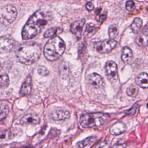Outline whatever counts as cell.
Returning a JSON list of instances; mask_svg holds the SVG:
<instances>
[{
  "label": "cell",
  "mask_w": 148,
  "mask_h": 148,
  "mask_svg": "<svg viewBox=\"0 0 148 148\" xmlns=\"http://www.w3.org/2000/svg\"><path fill=\"white\" fill-rule=\"evenodd\" d=\"M17 12L12 5L0 7V26L5 27L12 24L16 18Z\"/></svg>",
  "instance_id": "5"
},
{
  "label": "cell",
  "mask_w": 148,
  "mask_h": 148,
  "mask_svg": "<svg viewBox=\"0 0 148 148\" xmlns=\"http://www.w3.org/2000/svg\"><path fill=\"white\" fill-rule=\"evenodd\" d=\"M147 34H141L136 38V42L139 46H144L147 45Z\"/></svg>",
  "instance_id": "25"
},
{
  "label": "cell",
  "mask_w": 148,
  "mask_h": 148,
  "mask_svg": "<svg viewBox=\"0 0 148 148\" xmlns=\"http://www.w3.org/2000/svg\"><path fill=\"white\" fill-rule=\"evenodd\" d=\"M40 123V119L39 116L34 113H29L23 116L20 120V123L23 125H37Z\"/></svg>",
  "instance_id": "10"
},
{
  "label": "cell",
  "mask_w": 148,
  "mask_h": 148,
  "mask_svg": "<svg viewBox=\"0 0 148 148\" xmlns=\"http://www.w3.org/2000/svg\"><path fill=\"white\" fill-rule=\"evenodd\" d=\"M133 53L128 47H124L122 49L121 60L125 64H129L133 59Z\"/></svg>",
  "instance_id": "15"
},
{
  "label": "cell",
  "mask_w": 148,
  "mask_h": 148,
  "mask_svg": "<svg viewBox=\"0 0 148 148\" xmlns=\"http://www.w3.org/2000/svg\"><path fill=\"white\" fill-rule=\"evenodd\" d=\"M136 84L143 88H147L148 86V79L147 73L143 72L138 75L136 77Z\"/></svg>",
  "instance_id": "16"
},
{
  "label": "cell",
  "mask_w": 148,
  "mask_h": 148,
  "mask_svg": "<svg viewBox=\"0 0 148 148\" xmlns=\"http://www.w3.org/2000/svg\"><path fill=\"white\" fill-rule=\"evenodd\" d=\"M14 41L6 36H0V54L9 52L13 47Z\"/></svg>",
  "instance_id": "8"
},
{
  "label": "cell",
  "mask_w": 148,
  "mask_h": 148,
  "mask_svg": "<svg viewBox=\"0 0 148 148\" xmlns=\"http://www.w3.org/2000/svg\"><path fill=\"white\" fill-rule=\"evenodd\" d=\"M51 117L54 120H65L68 119L71 116L69 110L63 108H56L53 110L51 112Z\"/></svg>",
  "instance_id": "9"
},
{
  "label": "cell",
  "mask_w": 148,
  "mask_h": 148,
  "mask_svg": "<svg viewBox=\"0 0 148 148\" xmlns=\"http://www.w3.org/2000/svg\"><path fill=\"white\" fill-rule=\"evenodd\" d=\"M98 28L92 23H89L86 25L84 35L86 38H90L98 31Z\"/></svg>",
  "instance_id": "17"
},
{
  "label": "cell",
  "mask_w": 148,
  "mask_h": 148,
  "mask_svg": "<svg viewBox=\"0 0 148 148\" xmlns=\"http://www.w3.org/2000/svg\"><path fill=\"white\" fill-rule=\"evenodd\" d=\"M15 134L9 130H0V141H5L12 139Z\"/></svg>",
  "instance_id": "19"
},
{
  "label": "cell",
  "mask_w": 148,
  "mask_h": 148,
  "mask_svg": "<svg viewBox=\"0 0 148 148\" xmlns=\"http://www.w3.org/2000/svg\"><path fill=\"white\" fill-rule=\"evenodd\" d=\"M9 78L8 75L0 73V87L2 88L6 87L9 84Z\"/></svg>",
  "instance_id": "23"
},
{
  "label": "cell",
  "mask_w": 148,
  "mask_h": 148,
  "mask_svg": "<svg viewBox=\"0 0 148 148\" xmlns=\"http://www.w3.org/2000/svg\"><path fill=\"white\" fill-rule=\"evenodd\" d=\"M47 16L42 10L35 12L23 28L22 38L24 40L30 39L39 34L47 23Z\"/></svg>",
  "instance_id": "1"
},
{
  "label": "cell",
  "mask_w": 148,
  "mask_h": 148,
  "mask_svg": "<svg viewBox=\"0 0 148 148\" xmlns=\"http://www.w3.org/2000/svg\"><path fill=\"white\" fill-rule=\"evenodd\" d=\"M117 42L114 39H106L95 43L96 50L100 53H108L116 46Z\"/></svg>",
  "instance_id": "6"
},
{
  "label": "cell",
  "mask_w": 148,
  "mask_h": 148,
  "mask_svg": "<svg viewBox=\"0 0 148 148\" xmlns=\"http://www.w3.org/2000/svg\"><path fill=\"white\" fill-rule=\"evenodd\" d=\"M96 139V136H91L89 137L86 138L84 140H82L79 142H77L76 146L79 148H84V147L87 146V145H90L92 142H94Z\"/></svg>",
  "instance_id": "20"
},
{
  "label": "cell",
  "mask_w": 148,
  "mask_h": 148,
  "mask_svg": "<svg viewBox=\"0 0 148 148\" xmlns=\"http://www.w3.org/2000/svg\"><path fill=\"white\" fill-rule=\"evenodd\" d=\"M106 18V14H102L100 16L99 18V21L100 23H102Z\"/></svg>",
  "instance_id": "31"
},
{
  "label": "cell",
  "mask_w": 148,
  "mask_h": 148,
  "mask_svg": "<svg viewBox=\"0 0 148 148\" xmlns=\"http://www.w3.org/2000/svg\"><path fill=\"white\" fill-rule=\"evenodd\" d=\"M139 90L136 86L131 85L127 88V94L131 97H135L138 93Z\"/></svg>",
  "instance_id": "24"
},
{
  "label": "cell",
  "mask_w": 148,
  "mask_h": 148,
  "mask_svg": "<svg viewBox=\"0 0 148 148\" xmlns=\"http://www.w3.org/2000/svg\"><path fill=\"white\" fill-rule=\"evenodd\" d=\"M106 75L108 79L112 82L117 81L118 79L117 65L113 61H108L105 65Z\"/></svg>",
  "instance_id": "7"
},
{
  "label": "cell",
  "mask_w": 148,
  "mask_h": 148,
  "mask_svg": "<svg viewBox=\"0 0 148 148\" xmlns=\"http://www.w3.org/2000/svg\"><path fill=\"white\" fill-rule=\"evenodd\" d=\"M126 9L129 12H132L135 9V3L132 0H128L127 1L125 4Z\"/></svg>",
  "instance_id": "27"
},
{
  "label": "cell",
  "mask_w": 148,
  "mask_h": 148,
  "mask_svg": "<svg viewBox=\"0 0 148 148\" xmlns=\"http://www.w3.org/2000/svg\"><path fill=\"white\" fill-rule=\"evenodd\" d=\"M58 31V28L56 27H52L48 29L44 34V36L45 38H50L51 36L56 35Z\"/></svg>",
  "instance_id": "26"
},
{
  "label": "cell",
  "mask_w": 148,
  "mask_h": 148,
  "mask_svg": "<svg viewBox=\"0 0 148 148\" xmlns=\"http://www.w3.org/2000/svg\"><path fill=\"white\" fill-rule=\"evenodd\" d=\"M41 52V47L38 43L27 42L18 47L16 55L20 62L25 65H31L38 60Z\"/></svg>",
  "instance_id": "2"
},
{
  "label": "cell",
  "mask_w": 148,
  "mask_h": 148,
  "mask_svg": "<svg viewBox=\"0 0 148 148\" xmlns=\"http://www.w3.org/2000/svg\"><path fill=\"white\" fill-rule=\"evenodd\" d=\"M84 24H85L84 19H82L80 20L74 21L71 24V31L73 34H74L76 36V38L78 39H80L82 36L83 28L84 25Z\"/></svg>",
  "instance_id": "11"
},
{
  "label": "cell",
  "mask_w": 148,
  "mask_h": 148,
  "mask_svg": "<svg viewBox=\"0 0 148 148\" xmlns=\"http://www.w3.org/2000/svg\"><path fill=\"white\" fill-rule=\"evenodd\" d=\"M32 90V80L30 76H28L24 82L23 83L21 89L20 94L23 95H27L31 93Z\"/></svg>",
  "instance_id": "14"
},
{
  "label": "cell",
  "mask_w": 148,
  "mask_h": 148,
  "mask_svg": "<svg viewBox=\"0 0 148 148\" xmlns=\"http://www.w3.org/2000/svg\"><path fill=\"white\" fill-rule=\"evenodd\" d=\"M38 72L40 75L43 76H47L49 74L48 69L45 66H40L38 69Z\"/></svg>",
  "instance_id": "28"
},
{
  "label": "cell",
  "mask_w": 148,
  "mask_h": 148,
  "mask_svg": "<svg viewBox=\"0 0 148 148\" xmlns=\"http://www.w3.org/2000/svg\"><path fill=\"white\" fill-rule=\"evenodd\" d=\"M109 118V116L106 113H90L82 115L79 123L84 128L97 127L105 124Z\"/></svg>",
  "instance_id": "4"
},
{
  "label": "cell",
  "mask_w": 148,
  "mask_h": 148,
  "mask_svg": "<svg viewBox=\"0 0 148 148\" xmlns=\"http://www.w3.org/2000/svg\"><path fill=\"white\" fill-rule=\"evenodd\" d=\"M127 130L126 124L121 121L114 123L110 128L109 132L113 135H119L124 133Z\"/></svg>",
  "instance_id": "13"
},
{
  "label": "cell",
  "mask_w": 148,
  "mask_h": 148,
  "mask_svg": "<svg viewBox=\"0 0 148 148\" xmlns=\"http://www.w3.org/2000/svg\"><path fill=\"white\" fill-rule=\"evenodd\" d=\"M65 43L59 36H55L49 39L44 47V55L50 61L58 60L65 50Z\"/></svg>",
  "instance_id": "3"
},
{
  "label": "cell",
  "mask_w": 148,
  "mask_h": 148,
  "mask_svg": "<svg viewBox=\"0 0 148 148\" xmlns=\"http://www.w3.org/2000/svg\"><path fill=\"white\" fill-rule=\"evenodd\" d=\"M119 29L116 24H113L109 28L108 34L110 39H114V38L118 35Z\"/></svg>",
  "instance_id": "21"
},
{
  "label": "cell",
  "mask_w": 148,
  "mask_h": 148,
  "mask_svg": "<svg viewBox=\"0 0 148 148\" xmlns=\"http://www.w3.org/2000/svg\"><path fill=\"white\" fill-rule=\"evenodd\" d=\"M109 146L107 143H101L95 147V148H108Z\"/></svg>",
  "instance_id": "30"
},
{
  "label": "cell",
  "mask_w": 148,
  "mask_h": 148,
  "mask_svg": "<svg viewBox=\"0 0 148 148\" xmlns=\"http://www.w3.org/2000/svg\"><path fill=\"white\" fill-rule=\"evenodd\" d=\"M86 9L88 10V11H91L94 8V4L91 2H88L87 4H86Z\"/></svg>",
  "instance_id": "29"
},
{
  "label": "cell",
  "mask_w": 148,
  "mask_h": 148,
  "mask_svg": "<svg viewBox=\"0 0 148 148\" xmlns=\"http://www.w3.org/2000/svg\"><path fill=\"white\" fill-rule=\"evenodd\" d=\"M142 25V20L139 18H135L130 25V28L134 34H137L140 31Z\"/></svg>",
  "instance_id": "18"
},
{
  "label": "cell",
  "mask_w": 148,
  "mask_h": 148,
  "mask_svg": "<svg viewBox=\"0 0 148 148\" xmlns=\"http://www.w3.org/2000/svg\"><path fill=\"white\" fill-rule=\"evenodd\" d=\"M9 108L6 104L0 105V121L5 119L9 113Z\"/></svg>",
  "instance_id": "22"
},
{
  "label": "cell",
  "mask_w": 148,
  "mask_h": 148,
  "mask_svg": "<svg viewBox=\"0 0 148 148\" xmlns=\"http://www.w3.org/2000/svg\"><path fill=\"white\" fill-rule=\"evenodd\" d=\"M87 81L90 85L95 88L101 87L103 83V78L97 73L89 74L87 77Z\"/></svg>",
  "instance_id": "12"
}]
</instances>
